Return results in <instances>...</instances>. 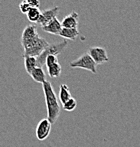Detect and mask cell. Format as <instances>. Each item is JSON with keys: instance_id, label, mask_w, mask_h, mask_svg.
I'll return each instance as SVG.
<instances>
[{"instance_id": "obj_20", "label": "cell", "mask_w": 140, "mask_h": 147, "mask_svg": "<svg viewBox=\"0 0 140 147\" xmlns=\"http://www.w3.org/2000/svg\"><path fill=\"white\" fill-rule=\"evenodd\" d=\"M29 4L31 8H38L39 9L40 1L38 0H28Z\"/></svg>"}, {"instance_id": "obj_13", "label": "cell", "mask_w": 140, "mask_h": 147, "mask_svg": "<svg viewBox=\"0 0 140 147\" xmlns=\"http://www.w3.org/2000/svg\"><path fill=\"white\" fill-rule=\"evenodd\" d=\"M72 98L71 93L70 91V88L67 84H61L60 86V94L59 99L62 104H64L67 100H70Z\"/></svg>"}, {"instance_id": "obj_19", "label": "cell", "mask_w": 140, "mask_h": 147, "mask_svg": "<svg viewBox=\"0 0 140 147\" xmlns=\"http://www.w3.org/2000/svg\"><path fill=\"white\" fill-rule=\"evenodd\" d=\"M57 62H58L57 56H55V55H49V56L47 57V58H46L45 59L46 67L51 65V64L57 63Z\"/></svg>"}, {"instance_id": "obj_17", "label": "cell", "mask_w": 140, "mask_h": 147, "mask_svg": "<svg viewBox=\"0 0 140 147\" xmlns=\"http://www.w3.org/2000/svg\"><path fill=\"white\" fill-rule=\"evenodd\" d=\"M76 100L74 98H71L70 100L63 104V108L66 111H72L76 108Z\"/></svg>"}, {"instance_id": "obj_15", "label": "cell", "mask_w": 140, "mask_h": 147, "mask_svg": "<svg viewBox=\"0 0 140 147\" xmlns=\"http://www.w3.org/2000/svg\"><path fill=\"white\" fill-rule=\"evenodd\" d=\"M47 70L48 75L50 77L57 78L60 76L62 67L59 62H57V63H55L47 67Z\"/></svg>"}, {"instance_id": "obj_10", "label": "cell", "mask_w": 140, "mask_h": 147, "mask_svg": "<svg viewBox=\"0 0 140 147\" xmlns=\"http://www.w3.org/2000/svg\"><path fill=\"white\" fill-rule=\"evenodd\" d=\"M62 29V26L61 22L57 18H54L53 21H50L45 26L42 27L43 30L53 35H59Z\"/></svg>"}, {"instance_id": "obj_4", "label": "cell", "mask_w": 140, "mask_h": 147, "mask_svg": "<svg viewBox=\"0 0 140 147\" xmlns=\"http://www.w3.org/2000/svg\"><path fill=\"white\" fill-rule=\"evenodd\" d=\"M96 62L93 60L91 57L89 53H85L80 56L78 59L72 61L70 66L72 68H81L89 70L93 74H96Z\"/></svg>"}, {"instance_id": "obj_9", "label": "cell", "mask_w": 140, "mask_h": 147, "mask_svg": "<svg viewBox=\"0 0 140 147\" xmlns=\"http://www.w3.org/2000/svg\"><path fill=\"white\" fill-rule=\"evenodd\" d=\"M38 36L36 26L35 25H28L24 29L21 36V43L32 40Z\"/></svg>"}, {"instance_id": "obj_14", "label": "cell", "mask_w": 140, "mask_h": 147, "mask_svg": "<svg viewBox=\"0 0 140 147\" xmlns=\"http://www.w3.org/2000/svg\"><path fill=\"white\" fill-rule=\"evenodd\" d=\"M24 66L26 72L30 74L31 71L38 67L37 59L35 57L24 56Z\"/></svg>"}, {"instance_id": "obj_8", "label": "cell", "mask_w": 140, "mask_h": 147, "mask_svg": "<svg viewBox=\"0 0 140 147\" xmlns=\"http://www.w3.org/2000/svg\"><path fill=\"white\" fill-rule=\"evenodd\" d=\"M79 24V13L74 11L62 19L61 24L65 28H77Z\"/></svg>"}, {"instance_id": "obj_2", "label": "cell", "mask_w": 140, "mask_h": 147, "mask_svg": "<svg viewBox=\"0 0 140 147\" xmlns=\"http://www.w3.org/2000/svg\"><path fill=\"white\" fill-rule=\"evenodd\" d=\"M24 47V56H30L37 57L48 47L50 44L43 38L38 35L32 40L26 42H23Z\"/></svg>"}, {"instance_id": "obj_3", "label": "cell", "mask_w": 140, "mask_h": 147, "mask_svg": "<svg viewBox=\"0 0 140 147\" xmlns=\"http://www.w3.org/2000/svg\"><path fill=\"white\" fill-rule=\"evenodd\" d=\"M68 45V41L66 39L63 40L62 42H57V43L50 44L48 47L41 53L39 56L36 57L38 67H42L45 64V59L49 55H55L57 56L60 53H62Z\"/></svg>"}, {"instance_id": "obj_16", "label": "cell", "mask_w": 140, "mask_h": 147, "mask_svg": "<svg viewBox=\"0 0 140 147\" xmlns=\"http://www.w3.org/2000/svg\"><path fill=\"white\" fill-rule=\"evenodd\" d=\"M27 18L30 22L37 23L41 15V11L38 8H30L27 13Z\"/></svg>"}, {"instance_id": "obj_1", "label": "cell", "mask_w": 140, "mask_h": 147, "mask_svg": "<svg viewBox=\"0 0 140 147\" xmlns=\"http://www.w3.org/2000/svg\"><path fill=\"white\" fill-rule=\"evenodd\" d=\"M46 107L47 112V119L52 125L55 123L60 115V105L51 82L46 81L43 84Z\"/></svg>"}, {"instance_id": "obj_12", "label": "cell", "mask_w": 140, "mask_h": 147, "mask_svg": "<svg viewBox=\"0 0 140 147\" xmlns=\"http://www.w3.org/2000/svg\"><path fill=\"white\" fill-rule=\"evenodd\" d=\"M79 35V32L77 28H62L59 36H60L64 39H69L74 40Z\"/></svg>"}, {"instance_id": "obj_18", "label": "cell", "mask_w": 140, "mask_h": 147, "mask_svg": "<svg viewBox=\"0 0 140 147\" xmlns=\"http://www.w3.org/2000/svg\"><path fill=\"white\" fill-rule=\"evenodd\" d=\"M30 8H31V7H30L28 0H24V1H21V4H19V9L21 11V13H23L27 14V13L29 11Z\"/></svg>"}, {"instance_id": "obj_6", "label": "cell", "mask_w": 140, "mask_h": 147, "mask_svg": "<svg viewBox=\"0 0 140 147\" xmlns=\"http://www.w3.org/2000/svg\"><path fill=\"white\" fill-rule=\"evenodd\" d=\"M59 11L60 8L57 6L42 11L41 17H40L39 20H38L36 24L41 26V28L45 26L50 21H53L54 18H57V16L59 13Z\"/></svg>"}, {"instance_id": "obj_11", "label": "cell", "mask_w": 140, "mask_h": 147, "mask_svg": "<svg viewBox=\"0 0 140 147\" xmlns=\"http://www.w3.org/2000/svg\"><path fill=\"white\" fill-rule=\"evenodd\" d=\"M29 75L31 76L33 81L37 83H40V84H43L45 82L47 81L46 80V74L42 67H37Z\"/></svg>"}, {"instance_id": "obj_5", "label": "cell", "mask_w": 140, "mask_h": 147, "mask_svg": "<svg viewBox=\"0 0 140 147\" xmlns=\"http://www.w3.org/2000/svg\"><path fill=\"white\" fill-rule=\"evenodd\" d=\"M89 55L91 57L93 60L96 64H101L109 61L107 52L104 47H92L89 49L88 51Z\"/></svg>"}, {"instance_id": "obj_7", "label": "cell", "mask_w": 140, "mask_h": 147, "mask_svg": "<svg viewBox=\"0 0 140 147\" xmlns=\"http://www.w3.org/2000/svg\"><path fill=\"white\" fill-rule=\"evenodd\" d=\"M52 124L47 118L41 119L38 124V126L35 130L36 137L39 141H43L48 137L51 131Z\"/></svg>"}]
</instances>
